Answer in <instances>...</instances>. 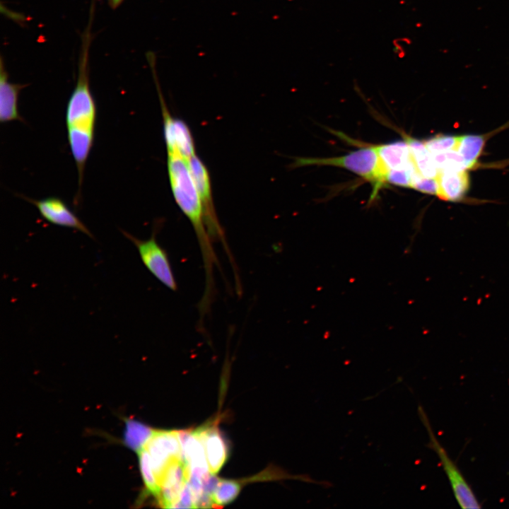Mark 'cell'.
<instances>
[{
  "instance_id": "cell-14",
  "label": "cell",
  "mask_w": 509,
  "mask_h": 509,
  "mask_svg": "<svg viewBox=\"0 0 509 509\" xmlns=\"http://www.w3.org/2000/svg\"><path fill=\"white\" fill-rule=\"evenodd\" d=\"M376 148L380 160L387 171L406 168L416 169L406 139L376 146Z\"/></svg>"
},
{
  "instance_id": "cell-25",
  "label": "cell",
  "mask_w": 509,
  "mask_h": 509,
  "mask_svg": "<svg viewBox=\"0 0 509 509\" xmlns=\"http://www.w3.org/2000/svg\"><path fill=\"white\" fill-rule=\"evenodd\" d=\"M195 508L193 495L188 483L187 482L180 495L178 501L170 508Z\"/></svg>"
},
{
  "instance_id": "cell-1",
  "label": "cell",
  "mask_w": 509,
  "mask_h": 509,
  "mask_svg": "<svg viewBox=\"0 0 509 509\" xmlns=\"http://www.w3.org/2000/svg\"><path fill=\"white\" fill-rule=\"evenodd\" d=\"M87 57L86 49L76 85L67 103L65 117L69 146L78 171V189L75 198L76 204L81 197L85 168L93 145L97 120V106L89 86Z\"/></svg>"
},
{
  "instance_id": "cell-10",
  "label": "cell",
  "mask_w": 509,
  "mask_h": 509,
  "mask_svg": "<svg viewBox=\"0 0 509 509\" xmlns=\"http://www.w3.org/2000/svg\"><path fill=\"white\" fill-rule=\"evenodd\" d=\"M189 476V469L183 460H174L169 464L159 482L158 498L162 507L170 508L178 501Z\"/></svg>"
},
{
  "instance_id": "cell-11",
  "label": "cell",
  "mask_w": 509,
  "mask_h": 509,
  "mask_svg": "<svg viewBox=\"0 0 509 509\" xmlns=\"http://www.w3.org/2000/svg\"><path fill=\"white\" fill-rule=\"evenodd\" d=\"M177 433L182 460L189 469V475L203 479L210 471L202 442L194 431H180Z\"/></svg>"
},
{
  "instance_id": "cell-21",
  "label": "cell",
  "mask_w": 509,
  "mask_h": 509,
  "mask_svg": "<svg viewBox=\"0 0 509 509\" xmlns=\"http://www.w3.org/2000/svg\"><path fill=\"white\" fill-rule=\"evenodd\" d=\"M240 488L237 481H220L212 495L213 504L221 506L232 502L239 494Z\"/></svg>"
},
{
  "instance_id": "cell-18",
  "label": "cell",
  "mask_w": 509,
  "mask_h": 509,
  "mask_svg": "<svg viewBox=\"0 0 509 509\" xmlns=\"http://www.w3.org/2000/svg\"><path fill=\"white\" fill-rule=\"evenodd\" d=\"M484 145V139L479 135L460 136L457 148L463 158L467 169L473 168L479 157Z\"/></svg>"
},
{
  "instance_id": "cell-13",
  "label": "cell",
  "mask_w": 509,
  "mask_h": 509,
  "mask_svg": "<svg viewBox=\"0 0 509 509\" xmlns=\"http://www.w3.org/2000/svg\"><path fill=\"white\" fill-rule=\"evenodd\" d=\"M437 196L445 201L461 200L469 189V174L464 170H440L436 177Z\"/></svg>"
},
{
  "instance_id": "cell-16",
  "label": "cell",
  "mask_w": 509,
  "mask_h": 509,
  "mask_svg": "<svg viewBox=\"0 0 509 509\" xmlns=\"http://www.w3.org/2000/svg\"><path fill=\"white\" fill-rule=\"evenodd\" d=\"M404 139L409 144L412 160L417 172L426 177H436L438 170L435 165L431 153L426 147L424 141L407 136H405Z\"/></svg>"
},
{
  "instance_id": "cell-4",
  "label": "cell",
  "mask_w": 509,
  "mask_h": 509,
  "mask_svg": "<svg viewBox=\"0 0 509 509\" xmlns=\"http://www.w3.org/2000/svg\"><path fill=\"white\" fill-rule=\"evenodd\" d=\"M418 414L428 435L429 440L426 446L438 455L457 503L464 509L480 508L481 505L473 490L435 435L428 418L421 406L418 407Z\"/></svg>"
},
{
  "instance_id": "cell-26",
  "label": "cell",
  "mask_w": 509,
  "mask_h": 509,
  "mask_svg": "<svg viewBox=\"0 0 509 509\" xmlns=\"http://www.w3.org/2000/svg\"><path fill=\"white\" fill-rule=\"evenodd\" d=\"M114 5H117L119 4L122 0H111Z\"/></svg>"
},
{
  "instance_id": "cell-9",
  "label": "cell",
  "mask_w": 509,
  "mask_h": 509,
  "mask_svg": "<svg viewBox=\"0 0 509 509\" xmlns=\"http://www.w3.org/2000/svg\"><path fill=\"white\" fill-rule=\"evenodd\" d=\"M22 197L33 204L41 216L47 222L79 230L90 238H94L87 226L60 198L49 197L42 199H33L24 196Z\"/></svg>"
},
{
  "instance_id": "cell-23",
  "label": "cell",
  "mask_w": 509,
  "mask_h": 509,
  "mask_svg": "<svg viewBox=\"0 0 509 509\" xmlns=\"http://www.w3.org/2000/svg\"><path fill=\"white\" fill-rule=\"evenodd\" d=\"M411 187L423 193L437 195L438 183L436 177H426L415 170L411 175Z\"/></svg>"
},
{
  "instance_id": "cell-6",
  "label": "cell",
  "mask_w": 509,
  "mask_h": 509,
  "mask_svg": "<svg viewBox=\"0 0 509 509\" xmlns=\"http://www.w3.org/2000/svg\"><path fill=\"white\" fill-rule=\"evenodd\" d=\"M188 165L197 186L201 202L205 224L213 241H221L232 264V255L228 246L224 232L218 219L212 197L210 175L206 165L194 155L188 160Z\"/></svg>"
},
{
  "instance_id": "cell-2",
  "label": "cell",
  "mask_w": 509,
  "mask_h": 509,
  "mask_svg": "<svg viewBox=\"0 0 509 509\" xmlns=\"http://www.w3.org/2000/svg\"><path fill=\"white\" fill-rule=\"evenodd\" d=\"M167 168L175 202L191 223L198 241L205 273V286L211 287L215 285L213 268L219 267V262L205 224L201 202L188 162L178 153L167 152Z\"/></svg>"
},
{
  "instance_id": "cell-12",
  "label": "cell",
  "mask_w": 509,
  "mask_h": 509,
  "mask_svg": "<svg viewBox=\"0 0 509 509\" xmlns=\"http://www.w3.org/2000/svg\"><path fill=\"white\" fill-rule=\"evenodd\" d=\"M194 431L203 443L210 472L217 473L226 462L228 455L224 437L214 425L204 426Z\"/></svg>"
},
{
  "instance_id": "cell-7",
  "label": "cell",
  "mask_w": 509,
  "mask_h": 509,
  "mask_svg": "<svg viewBox=\"0 0 509 509\" xmlns=\"http://www.w3.org/2000/svg\"><path fill=\"white\" fill-rule=\"evenodd\" d=\"M144 448L150 455L158 485L169 464L174 460H182L178 433L175 431H155Z\"/></svg>"
},
{
  "instance_id": "cell-20",
  "label": "cell",
  "mask_w": 509,
  "mask_h": 509,
  "mask_svg": "<svg viewBox=\"0 0 509 509\" xmlns=\"http://www.w3.org/2000/svg\"><path fill=\"white\" fill-rule=\"evenodd\" d=\"M431 155L438 171L467 170L463 158L456 150Z\"/></svg>"
},
{
  "instance_id": "cell-22",
  "label": "cell",
  "mask_w": 509,
  "mask_h": 509,
  "mask_svg": "<svg viewBox=\"0 0 509 509\" xmlns=\"http://www.w3.org/2000/svg\"><path fill=\"white\" fill-rule=\"evenodd\" d=\"M460 136L448 135H436L424 141L429 151L439 153L457 148Z\"/></svg>"
},
{
  "instance_id": "cell-5",
  "label": "cell",
  "mask_w": 509,
  "mask_h": 509,
  "mask_svg": "<svg viewBox=\"0 0 509 509\" xmlns=\"http://www.w3.org/2000/svg\"><path fill=\"white\" fill-rule=\"evenodd\" d=\"M121 232L136 246L139 257L148 271L168 288L176 291L177 283L168 254L156 240L157 230L153 229L151 237L147 240H140L122 230Z\"/></svg>"
},
{
  "instance_id": "cell-8",
  "label": "cell",
  "mask_w": 509,
  "mask_h": 509,
  "mask_svg": "<svg viewBox=\"0 0 509 509\" xmlns=\"http://www.w3.org/2000/svg\"><path fill=\"white\" fill-rule=\"evenodd\" d=\"M163 119V135L167 152H176L188 160L196 155L192 132L182 119L169 112L162 95L159 94Z\"/></svg>"
},
{
  "instance_id": "cell-15",
  "label": "cell",
  "mask_w": 509,
  "mask_h": 509,
  "mask_svg": "<svg viewBox=\"0 0 509 509\" xmlns=\"http://www.w3.org/2000/svg\"><path fill=\"white\" fill-rule=\"evenodd\" d=\"M22 86L8 81L1 62L0 72V121L1 123L23 121L18 107V94Z\"/></svg>"
},
{
  "instance_id": "cell-19",
  "label": "cell",
  "mask_w": 509,
  "mask_h": 509,
  "mask_svg": "<svg viewBox=\"0 0 509 509\" xmlns=\"http://www.w3.org/2000/svg\"><path fill=\"white\" fill-rule=\"evenodd\" d=\"M141 476L148 492L158 498L160 492L159 485L153 469L150 455L144 448L138 452Z\"/></svg>"
},
{
  "instance_id": "cell-17",
  "label": "cell",
  "mask_w": 509,
  "mask_h": 509,
  "mask_svg": "<svg viewBox=\"0 0 509 509\" xmlns=\"http://www.w3.org/2000/svg\"><path fill=\"white\" fill-rule=\"evenodd\" d=\"M154 431L155 430L140 421L133 419H127L124 432V444L138 453L145 447Z\"/></svg>"
},
{
  "instance_id": "cell-3",
  "label": "cell",
  "mask_w": 509,
  "mask_h": 509,
  "mask_svg": "<svg viewBox=\"0 0 509 509\" xmlns=\"http://www.w3.org/2000/svg\"><path fill=\"white\" fill-rule=\"evenodd\" d=\"M329 165L345 168L370 182L373 187L370 200L386 182L387 170L381 163L376 146H367L334 158H298L293 167Z\"/></svg>"
},
{
  "instance_id": "cell-24",
  "label": "cell",
  "mask_w": 509,
  "mask_h": 509,
  "mask_svg": "<svg viewBox=\"0 0 509 509\" xmlns=\"http://www.w3.org/2000/svg\"><path fill=\"white\" fill-rule=\"evenodd\" d=\"M416 169L390 170L386 176V182L396 186L411 187V175Z\"/></svg>"
}]
</instances>
